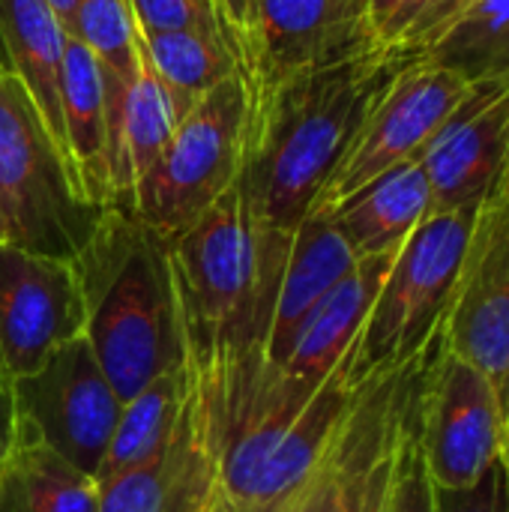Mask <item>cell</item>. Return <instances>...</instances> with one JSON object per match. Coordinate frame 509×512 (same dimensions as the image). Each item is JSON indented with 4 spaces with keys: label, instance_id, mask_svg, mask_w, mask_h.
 I'll list each match as a JSON object with an SVG mask.
<instances>
[{
    "label": "cell",
    "instance_id": "obj_1",
    "mask_svg": "<svg viewBox=\"0 0 509 512\" xmlns=\"http://www.w3.org/2000/svg\"><path fill=\"white\" fill-rule=\"evenodd\" d=\"M294 234L261 225L237 183L171 237L183 363L219 453L267 378V345Z\"/></svg>",
    "mask_w": 509,
    "mask_h": 512
},
{
    "label": "cell",
    "instance_id": "obj_2",
    "mask_svg": "<svg viewBox=\"0 0 509 512\" xmlns=\"http://www.w3.org/2000/svg\"><path fill=\"white\" fill-rule=\"evenodd\" d=\"M414 57L408 48L378 45L291 72L249 96L237 189L261 225L297 231L375 102Z\"/></svg>",
    "mask_w": 509,
    "mask_h": 512
},
{
    "label": "cell",
    "instance_id": "obj_3",
    "mask_svg": "<svg viewBox=\"0 0 509 512\" xmlns=\"http://www.w3.org/2000/svg\"><path fill=\"white\" fill-rule=\"evenodd\" d=\"M168 249L171 240L132 213L105 210L72 258L84 300V339L120 402L183 366Z\"/></svg>",
    "mask_w": 509,
    "mask_h": 512
},
{
    "label": "cell",
    "instance_id": "obj_4",
    "mask_svg": "<svg viewBox=\"0 0 509 512\" xmlns=\"http://www.w3.org/2000/svg\"><path fill=\"white\" fill-rule=\"evenodd\" d=\"M105 207L90 204L36 102L0 57V234L6 243L72 261Z\"/></svg>",
    "mask_w": 509,
    "mask_h": 512
},
{
    "label": "cell",
    "instance_id": "obj_5",
    "mask_svg": "<svg viewBox=\"0 0 509 512\" xmlns=\"http://www.w3.org/2000/svg\"><path fill=\"white\" fill-rule=\"evenodd\" d=\"M480 207L429 213L402 243L354 342V372L366 384L417 360L438 336Z\"/></svg>",
    "mask_w": 509,
    "mask_h": 512
},
{
    "label": "cell",
    "instance_id": "obj_6",
    "mask_svg": "<svg viewBox=\"0 0 509 512\" xmlns=\"http://www.w3.org/2000/svg\"><path fill=\"white\" fill-rule=\"evenodd\" d=\"M249 120V93L231 75L204 93L180 120L165 150L132 189V213L162 237H177L210 210L240 177Z\"/></svg>",
    "mask_w": 509,
    "mask_h": 512
},
{
    "label": "cell",
    "instance_id": "obj_7",
    "mask_svg": "<svg viewBox=\"0 0 509 512\" xmlns=\"http://www.w3.org/2000/svg\"><path fill=\"white\" fill-rule=\"evenodd\" d=\"M408 423L435 489H471L501 462L498 396L480 369L444 348L441 330L414 366Z\"/></svg>",
    "mask_w": 509,
    "mask_h": 512
},
{
    "label": "cell",
    "instance_id": "obj_8",
    "mask_svg": "<svg viewBox=\"0 0 509 512\" xmlns=\"http://www.w3.org/2000/svg\"><path fill=\"white\" fill-rule=\"evenodd\" d=\"M468 93L471 81H465L459 72L414 57L369 111L348 153L318 195L312 213H330L384 171L420 159V153Z\"/></svg>",
    "mask_w": 509,
    "mask_h": 512
},
{
    "label": "cell",
    "instance_id": "obj_9",
    "mask_svg": "<svg viewBox=\"0 0 509 512\" xmlns=\"http://www.w3.org/2000/svg\"><path fill=\"white\" fill-rule=\"evenodd\" d=\"M441 342L480 369L507 417L509 408V177L483 198L453 288Z\"/></svg>",
    "mask_w": 509,
    "mask_h": 512
},
{
    "label": "cell",
    "instance_id": "obj_10",
    "mask_svg": "<svg viewBox=\"0 0 509 512\" xmlns=\"http://www.w3.org/2000/svg\"><path fill=\"white\" fill-rule=\"evenodd\" d=\"M15 417L54 453L96 480L123 402L102 372L90 342L78 336L51 354L33 375L9 384Z\"/></svg>",
    "mask_w": 509,
    "mask_h": 512
},
{
    "label": "cell",
    "instance_id": "obj_11",
    "mask_svg": "<svg viewBox=\"0 0 509 512\" xmlns=\"http://www.w3.org/2000/svg\"><path fill=\"white\" fill-rule=\"evenodd\" d=\"M84 336V300L72 261L0 240V366L12 381Z\"/></svg>",
    "mask_w": 509,
    "mask_h": 512
},
{
    "label": "cell",
    "instance_id": "obj_12",
    "mask_svg": "<svg viewBox=\"0 0 509 512\" xmlns=\"http://www.w3.org/2000/svg\"><path fill=\"white\" fill-rule=\"evenodd\" d=\"M369 48L378 42L369 30L366 0H261L240 78L255 96L291 72Z\"/></svg>",
    "mask_w": 509,
    "mask_h": 512
},
{
    "label": "cell",
    "instance_id": "obj_13",
    "mask_svg": "<svg viewBox=\"0 0 509 512\" xmlns=\"http://www.w3.org/2000/svg\"><path fill=\"white\" fill-rule=\"evenodd\" d=\"M509 150V78L474 81L471 93L420 153L432 213L480 207Z\"/></svg>",
    "mask_w": 509,
    "mask_h": 512
},
{
    "label": "cell",
    "instance_id": "obj_14",
    "mask_svg": "<svg viewBox=\"0 0 509 512\" xmlns=\"http://www.w3.org/2000/svg\"><path fill=\"white\" fill-rule=\"evenodd\" d=\"M393 258H396V252L357 261V267L306 318L288 360L279 369L267 372L255 402L276 399V402H288V405H306L312 399V393L321 387V381L339 366V360L357 342V336L372 312V303L393 267Z\"/></svg>",
    "mask_w": 509,
    "mask_h": 512
},
{
    "label": "cell",
    "instance_id": "obj_15",
    "mask_svg": "<svg viewBox=\"0 0 509 512\" xmlns=\"http://www.w3.org/2000/svg\"><path fill=\"white\" fill-rule=\"evenodd\" d=\"M222 453L192 396L168 447L99 483V512H207L219 492Z\"/></svg>",
    "mask_w": 509,
    "mask_h": 512
},
{
    "label": "cell",
    "instance_id": "obj_16",
    "mask_svg": "<svg viewBox=\"0 0 509 512\" xmlns=\"http://www.w3.org/2000/svg\"><path fill=\"white\" fill-rule=\"evenodd\" d=\"M105 78V171H108V204L105 210H126L132 189L156 162L171 141L180 120L198 99H189L168 87L144 60L135 78L123 81L102 69Z\"/></svg>",
    "mask_w": 509,
    "mask_h": 512
},
{
    "label": "cell",
    "instance_id": "obj_17",
    "mask_svg": "<svg viewBox=\"0 0 509 512\" xmlns=\"http://www.w3.org/2000/svg\"><path fill=\"white\" fill-rule=\"evenodd\" d=\"M357 261L360 258L351 252V246L327 216L312 213L297 225L279 285V300H276V315L267 345V372L279 369L288 360L306 318L357 267Z\"/></svg>",
    "mask_w": 509,
    "mask_h": 512
},
{
    "label": "cell",
    "instance_id": "obj_18",
    "mask_svg": "<svg viewBox=\"0 0 509 512\" xmlns=\"http://www.w3.org/2000/svg\"><path fill=\"white\" fill-rule=\"evenodd\" d=\"M432 213V189L420 159L402 162L342 204H336L327 216L336 231L345 237L357 258L399 252L402 243L414 234V228Z\"/></svg>",
    "mask_w": 509,
    "mask_h": 512
},
{
    "label": "cell",
    "instance_id": "obj_19",
    "mask_svg": "<svg viewBox=\"0 0 509 512\" xmlns=\"http://www.w3.org/2000/svg\"><path fill=\"white\" fill-rule=\"evenodd\" d=\"M60 117L69 171L81 195L105 207L108 204V171H105V78L93 51L72 33L63 48L60 69Z\"/></svg>",
    "mask_w": 509,
    "mask_h": 512
},
{
    "label": "cell",
    "instance_id": "obj_20",
    "mask_svg": "<svg viewBox=\"0 0 509 512\" xmlns=\"http://www.w3.org/2000/svg\"><path fill=\"white\" fill-rule=\"evenodd\" d=\"M66 36L69 33L63 21L45 0H0V48L6 57L3 63L36 102L63 159L66 144L60 117V69Z\"/></svg>",
    "mask_w": 509,
    "mask_h": 512
},
{
    "label": "cell",
    "instance_id": "obj_21",
    "mask_svg": "<svg viewBox=\"0 0 509 512\" xmlns=\"http://www.w3.org/2000/svg\"><path fill=\"white\" fill-rule=\"evenodd\" d=\"M0 512H99V483L15 417L0 459Z\"/></svg>",
    "mask_w": 509,
    "mask_h": 512
},
{
    "label": "cell",
    "instance_id": "obj_22",
    "mask_svg": "<svg viewBox=\"0 0 509 512\" xmlns=\"http://www.w3.org/2000/svg\"><path fill=\"white\" fill-rule=\"evenodd\" d=\"M411 51L471 84L509 78V0H459Z\"/></svg>",
    "mask_w": 509,
    "mask_h": 512
},
{
    "label": "cell",
    "instance_id": "obj_23",
    "mask_svg": "<svg viewBox=\"0 0 509 512\" xmlns=\"http://www.w3.org/2000/svg\"><path fill=\"white\" fill-rule=\"evenodd\" d=\"M189 399V372L186 363L162 372L153 378L141 393H135L129 402H123L108 456L96 474V483L117 477L123 471H132L153 456H159L171 435L177 432V423L186 411Z\"/></svg>",
    "mask_w": 509,
    "mask_h": 512
},
{
    "label": "cell",
    "instance_id": "obj_24",
    "mask_svg": "<svg viewBox=\"0 0 509 512\" xmlns=\"http://www.w3.org/2000/svg\"><path fill=\"white\" fill-rule=\"evenodd\" d=\"M141 51L150 69L189 99H201L231 75H240L228 42L201 30L141 33Z\"/></svg>",
    "mask_w": 509,
    "mask_h": 512
},
{
    "label": "cell",
    "instance_id": "obj_25",
    "mask_svg": "<svg viewBox=\"0 0 509 512\" xmlns=\"http://www.w3.org/2000/svg\"><path fill=\"white\" fill-rule=\"evenodd\" d=\"M69 33L84 42L99 66L123 81L141 69V33L129 0H78Z\"/></svg>",
    "mask_w": 509,
    "mask_h": 512
},
{
    "label": "cell",
    "instance_id": "obj_26",
    "mask_svg": "<svg viewBox=\"0 0 509 512\" xmlns=\"http://www.w3.org/2000/svg\"><path fill=\"white\" fill-rule=\"evenodd\" d=\"M459 0H366L372 39L387 48H408L426 36Z\"/></svg>",
    "mask_w": 509,
    "mask_h": 512
},
{
    "label": "cell",
    "instance_id": "obj_27",
    "mask_svg": "<svg viewBox=\"0 0 509 512\" xmlns=\"http://www.w3.org/2000/svg\"><path fill=\"white\" fill-rule=\"evenodd\" d=\"M132 18L138 24V33H153V30H201L213 33L231 45V33L216 12L210 0H129ZM237 57V54H234Z\"/></svg>",
    "mask_w": 509,
    "mask_h": 512
},
{
    "label": "cell",
    "instance_id": "obj_28",
    "mask_svg": "<svg viewBox=\"0 0 509 512\" xmlns=\"http://www.w3.org/2000/svg\"><path fill=\"white\" fill-rule=\"evenodd\" d=\"M417 366V363H414ZM414 378V372H411ZM411 393V387H408ZM390 512H435V489L426 474L420 444L414 438V429L408 423V402L399 426L396 441V468H393V486H390Z\"/></svg>",
    "mask_w": 509,
    "mask_h": 512
},
{
    "label": "cell",
    "instance_id": "obj_29",
    "mask_svg": "<svg viewBox=\"0 0 509 512\" xmlns=\"http://www.w3.org/2000/svg\"><path fill=\"white\" fill-rule=\"evenodd\" d=\"M435 512H509L504 465H492L471 489H435Z\"/></svg>",
    "mask_w": 509,
    "mask_h": 512
},
{
    "label": "cell",
    "instance_id": "obj_30",
    "mask_svg": "<svg viewBox=\"0 0 509 512\" xmlns=\"http://www.w3.org/2000/svg\"><path fill=\"white\" fill-rule=\"evenodd\" d=\"M258 9H261V0H222V18H225V27L231 33V42H234L237 69L246 60V48H249L252 33H255Z\"/></svg>",
    "mask_w": 509,
    "mask_h": 512
},
{
    "label": "cell",
    "instance_id": "obj_31",
    "mask_svg": "<svg viewBox=\"0 0 509 512\" xmlns=\"http://www.w3.org/2000/svg\"><path fill=\"white\" fill-rule=\"evenodd\" d=\"M396 441H399V435H396ZM396 441L378 459V465H375V471L369 477V486H366L360 512H390V486H393V468H396Z\"/></svg>",
    "mask_w": 509,
    "mask_h": 512
},
{
    "label": "cell",
    "instance_id": "obj_32",
    "mask_svg": "<svg viewBox=\"0 0 509 512\" xmlns=\"http://www.w3.org/2000/svg\"><path fill=\"white\" fill-rule=\"evenodd\" d=\"M12 432H15V405H12V390H9V387H0V459H3V456H6V450H9Z\"/></svg>",
    "mask_w": 509,
    "mask_h": 512
},
{
    "label": "cell",
    "instance_id": "obj_33",
    "mask_svg": "<svg viewBox=\"0 0 509 512\" xmlns=\"http://www.w3.org/2000/svg\"><path fill=\"white\" fill-rule=\"evenodd\" d=\"M45 3L57 12V18L63 21V27H66V33H69V24H72V15H75L78 0H45Z\"/></svg>",
    "mask_w": 509,
    "mask_h": 512
},
{
    "label": "cell",
    "instance_id": "obj_34",
    "mask_svg": "<svg viewBox=\"0 0 509 512\" xmlns=\"http://www.w3.org/2000/svg\"><path fill=\"white\" fill-rule=\"evenodd\" d=\"M501 465H504V474H507L509 483V408L507 417H504V438H501Z\"/></svg>",
    "mask_w": 509,
    "mask_h": 512
},
{
    "label": "cell",
    "instance_id": "obj_35",
    "mask_svg": "<svg viewBox=\"0 0 509 512\" xmlns=\"http://www.w3.org/2000/svg\"><path fill=\"white\" fill-rule=\"evenodd\" d=\"M318 477H321V474H318ZM315 489H318V483H315ZM315 489H312V495L306 498V504H303L297 512H315Z\"/></svg>",
    "mask_w": 509,
    "mask_h": 512
},
{
    "label": "cell",
    "instance_id": "obj_36",
    "mask_svg": "<svg viewBox=\"0 0 509 512\" xmlns=\"http://www.w3.org/2000/svg\"><path fill=\"white\" fill-rule=\"evenodd\" d=\"M207 512H228L225 510V504H222V498H219V492H216V498H213V504H210V510Z\"/></svg>",
    "mask_w": 509,
    "mask_h": 512
},
{
    "label": "cell",
    "instance_id": "obj_37",
    "mask_svg": "<svg viewBox=\"0 0 509 512\" xmlns=\"http://www.w3.org/2000/svg\"><path fill=\"white\" fill-rule=\"evenodd\" d=\"M0 387H9V378H6V372H3V366H0Z\"/></svg>",
    "mask_w": 509,
    "mask_h": 512
},
{
    "label": "cell",
    "instance_id": "obj_38",
    "mask_svg": "<svg viewBox=\"0 0 509 512\" xmlns=\"http://www.w3.org/2000/svg\"><path fill=\"white\" fill-rule=\"evenodd\" d=\"M210 3H213V6H216V12L222 15V0H210ZM222 21H225V18H222ZM231 45H234V42H231Z\"/></svg>",
    "mask_w": 509,
    "mask_h": 512
},
{
    "label": "cell",
    "instance_id": "obj_39",
    "mask_svg": "<svg viewBox=\"0 0 509 512\" xmlns=\"http://www.w3.org/2000/svg\"><path fill=\"white\" fill-rule=\"evenodd\" d=\"M501 174H507L509 177V150H507V159H504V168H501Z\"/></svg>",
    "mask_w": 509,
    "mask_h": 512
},
{
    "label": "cell",
    "instance_id": "obj_40",
    "mask_svg": "<svg viewBox=\"0 0 509 512\" xmlns=\"http://www.w3.org/2000/svg\"><path fill=\"white\" fill-rule=\"evenodd\" d=\"M0 240H3V234H0Z\"/></svg>",
    "mask_w": 509,
    "mask_h": 512
}]
</instances>
